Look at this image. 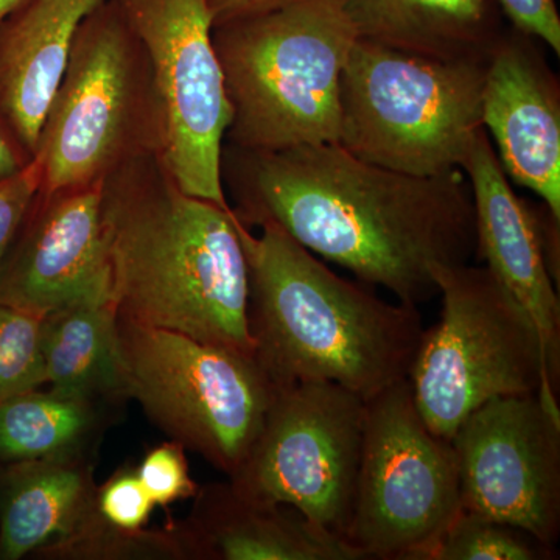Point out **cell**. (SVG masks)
I'll use <instances>...</instances> for the list:
<instances>
[{
	"mask_svg": "<svg viewBox=\"0 0 560 560\" xmlns=\"http://www.w3.org/2000/svg\"><path fill=\"white\" fill-rule=\"evenodd\" d=\"M245 226L275 224L315 256L404 304L438 296L433 270L477 253L469 180L368 164L338 143L278 151L231 147L221 160Z\"/></svg>",
	"mask_w": 560,
	"mask_h": 560,
	"instance_id": "obj_1",
	"label": "cell"
},
{
	"mask_svg": "<svg viewBox=\"0 0 560 560\" xmlns=\"http://www.w3.org/2000/svg\"><path fill=\"white\" fill-rule=\"evenodd\" d=\"M102 215L117 315L253 357L234 210L187 195L147 156L103 180Z\"/></svg>",
	"mask_w": 560,
	"mask_h": 560,
	"instance_id": "obj_2",
	"label": "cell"
},
{
	"mask_svg": "<svg viewBox=\"0 0 560 560\" xmlns=\"http://www.w3.org/2000/svg\"><path fill=\"white\" fill-rule=\"evenodd\" d=\"M259 230L238 220L253 357L271 385L330 382L370 400L408 378L423 334L419 308L341 278L275 224Z\"/></svg>",
	"mask_w": 560,
	"mask_h": 560,
	"instance_id": "obj_3",
	"label": "cell"
},
{
	"mask_svg": "<svg viewBox=\"0 0 560 560\" xmlns=\"http://www.w3.org/2000/svg\"><path fill=\"white\" fill-rule=\"evenodd\" d=\"M357 39L334 0L213 25L232 106L224 140L253 151L338 143L341 73Z\"/></svg>",
	"mask_w": 560,
	"mask_h": 560,
	"instance_id": "obj_4",
	"label": "cell"
},
{
	"mask_svg": "<svg viewBox=\"0 0 560 560\" xmlns=\"http://www.w3.org/2000/svg\"><path fill=\"white\" fill-rule=\"evenodd\" d=\"M167 117L149 54L116 0L81 24L40 128V191L103 183L147 156H164Z\"/></svg>",
	"mask_w": 560,
	"mask_h": 560,
	"instance_id": "obj_5",
	"label": "cell"
},
{
	"mask_svg": "<svg viewBox=\"0 0 560 560\" xmlns=\"http://www.w3.org/2000/svg\"><path fill=\"white\" fill-rule=\"evenodd\" d=\"M486 68L357 39L341 73L338 145L407 175L458 171L482 128Z\"/></svg>",
	"mask_w": 560,
	"mask_h": 560,
	"instance_id": "obj_6",
	"label": "cell"
},
{
	"mask_svg": "<svg viewBox=\"0 0 560 560\" xmlns=\"http://www.w3.org/2000/svg\"><path fill=\"white\" fill-rule=\"evenodd\" d=\"M440 320L423 329L408 382L420 418L452 440L470 412L497 397L539 394L560 410L544 342L525 307L486 267L434 268Z\"/></svg>",
	"mask_w": 560,
	"mask_h": 560,
	"instance_id": "obj_7",
	"label": "cell"
},
{
	"mask_svg": "<svg viewBox=\"0 0 560 560\" xmlns=\"http://www.w3.org/2000/svg\"><path fill=\"white\" fill-rule=\"evenodd\" d=\"M117 396L232 477L259 436L275 386L254 357L117 315Z\"/></svg>",
	"mask_w": 560,
	"mask_h": 560,
	"instance_id": "obj_8",
	"label": "cell"
},
{
	"mask_svg": "<svg viewBox=\"0 0 560 560\" xmlns=\"http://www.w3.org/2000/svg\"><path fill=\"white\" fill-rule=\"evenodd\" d=\"M459 511L455 448L420 418L408 378L366 400L346 541L364 560H429Z\"/></svg>",
	"mask_w": 560,
	"mask_h": 560,
	"instance_id": "obj_9",
	"label": "cell"
},
{
	"mask_svg": "<svg viewBox=\"0 0 560 560\" xmlns=\"http://www.w3.org/2000/svg\"><path fill=\"white\" fill-rule=\"evenodd\" d=\"M364 425L366 400L337 383L278 386L259 436L230 485L246 499L294 508L346 540Z\"/></svg>",
	"mask_w": 560,
	"mask_h": 560,
	"instance_id": "obj_10",
	"label": "cell"
},
{
	"mask_svg": "<svg viewBox=\"0 0 560 560\" xmlns=\"http://www.w3.org/2000/svg\"><path fill=\"white\" fill-rule=\"evenodd\" d=\"M149 54L167 117L164 160L191 197L232 209L224 194L223 142L232 106L213 47L208 0H116Z\"/></svg>",
	"mask_w": 560,
	"mask_h": 560,
	"instance_id": "obj_11",
	"label": "cell"
},
{
	"mask_svg": "<svg viewBox=\"0 0 560 560\" xmlns=\"http://www.w3.org/2000/svg\"><path fill=\"white\" fill-rule=\"evenodd\" d=\"M460 510L528 530L556 547L560 534V410L539 394L497 397L452 436Z\"/></svg>",
	"mask_w": 560,
	"mask_h": 560,
	"instance_id": "obj_12",
	"label": "cell"
},
{
	"mask_svg": "<svg viewBox=\"0 0 560 560\" xmlns=\"http://www.w3.org/2000/svg\"><path fill=\"white\" fill-rule=\"evenodd\" d=\"M102 184L36 191L0 268V302L47 315L110 290Z\"/></svg>",
	"mask_w": 560,
	"mask_h": 560,
	"instance_id": "obj_13",
	"label": "cell"
},
{
	"mask_svg": "<svg viewBox=\"0 0 560 560\" xmlns=\"http://www.w3.org/2000/svg\"><path fill=\"white\" fill-rule=\"evenodd\" d=\"M533 36L504 32L486 68L482 127L508 178L560 220V94Z\"/></svg>",
	"mask_w": 560,
	"mask_h": 560,
	"instance_id": "obj_14",
	"label": "cell"
},
{
	"mask_svg": "<svg viewBox=\"0 0 560 560\" xmlns=\"http://www.w3.org/2000/svg\"><path fill=\"white\" fill-rule=\"evenodd\" d=\"M475 210L477 253L486 268L529 313L544 342L548 382L559 396L560 301L540 241L536 206L511 187L485 127L463 164Z\"/></svg>",
	"mask_w": 560,
	"mask_h": 560,
	"instance_id": "obj_15",
	"label": "cell"
},
{
	"mask_svg": "<svg viewBox=\"0 0 560 560\" xmlns=\"http://www.w3.org/2000/svg\"><path fill=\"white\" fill-rule=\"evenodd\" d=\"M194 499L189 518L173 526L187 559L364 560L294 508L246 499L230 482L202 486Z\"/></svg>",
	"mask_w": 560,
	"mask_h": 560,
	"instance_id": "obj_16",
	"label": "cell"
},
{
	"mask_svg": "<svg viewBox=\"0 0 560 560\" xmlns=\"http://www.w3.org/2000/svg\"><path fill=\"white\" fill-rule=\"evenodd\" d=\"M103 2L28 0L0 22V110L32 158L77 33Z\"/></svg>",
	"mask_w": 560,
	"mask_h": 560,
	"instance_id": "obj_17",
	"label": "cell"
},
{
	"mask_svg": "<svg viewBox=\"0 0 560 560\" xmlns=\"http://www.w3.org/2000/svg\"><path fill=\"white\" fill-rule=\"evenodd\" d=\"M97 486L83 455L0 466V560L43 555L94 511Z\"/></svg>",
	"mask_w": 560,
	"mask_h": 560,
	"instance_id": "obj_18",
	"label": "cell"
},
{
	"mask_svg": "<svg viewBox=\"0 0 560 560\" xmlns=\"http://www.w3.org/2000/svg\"><path fill=\"white\" fill-rule=\"evenodd\" d=\"M357 38L442 60L489 61L504 35L499 0H334Z\"/></svg>",
	"mask_w": 560,
	"mask_h": 560,
	"instance_id": "obj_19",
	"label": "cell"
},
{
	"mask_svg": "<svg viewBox=\"0 0 560 560\" xmlns=\"http://www.w3.org/2000/svg\"><path fill=\"white\" fill-rule=\"evenodd\" d=\"M117 311L110 290L94 291L44 316V385L95 400L117 396Z\"/></svg>",
	"mask_w": 560,
	"mask_h": 560,
	"instance_id": "obj_20",
	"label": "cell"
},
{
	"mask_svg": "<svg viewBox=\"0 0 560 560\" xmlns=\"http://www.w3.org/2000/svg\"><path fill=\"white\" fill-rule=\"evenodd\" d=\"M94 400L57 390H25L0 405L2 464L83 455L94 430Z\"/></svg>",
	"mask_w": 560,
	"mask_h": 560,
	"instance_id": "obj_21",
	"label": "cell"
},
{
	"mask_svg": "<svg viewBox=\"0 0 560 560\" xmlns=\"http://www.w3.org/2000/svg\"><path fill=\"white\" fill-rule=\"evenodd\" d=\"M558 550L528 530L460 510L429 560H555Z\"/></svg>",
	"mask_w": 560,
	"mask_h": 560,
	"instance_id": "obj_22",
	"label": "cell"
},
{
	"mask_svg": "<svg viewBox=\"0 0 560 560\" xmlns=\"http://www.w3.org/2000/svg\"><path fill=\"white\" fill-rule=\"evenodd\" d=\"M39 558L114 560L187 559V556L173 526L164 530L128 533L108 525L94 508L69 539L43 552Z\"/></svg>",
	"mask_w": 560,
	"mask_h": 560,
	"instance_id": "obj_23",
	"label": "cell"
},
{
	"mask_svg": "<svg viewBox=\"0 0 560 560\" xmlns=\"http://www.w3.org/2000/svg\"><path fill=\"white\" fill-rule=\"evenodd\" d=\"M44 316L0 302V405L44 385Z\"/></svg>",
	"mask_w": 560,
	"mask_h": 560,
	"instance_id": "obj_24",
	"label": "cell"
},
{
	"mask_svg": "<svg viewBox=\"0 0 560 560\" xmlns=\"http://www.w3.org/2000/svg\"><path fill=\"white\" fill-rule=\"evenodd\" d=\"M136 471L154 506L167 508L175 501L194 499L200 489L190 477L186 448L179 442L151 448Z\"/></svg>",
	"mask_w": 560,
	"mask_h": 560,
	"instance_id": "obj_25",
	"label": "cell"
},
{
	"mask_svg": "<svg viewBox=\"0 0 560 560\" xmlns=\"http://www.w3.org/2000/svg\"><path fill=\"white\" fill-rule=\"evenodd\" d=\"M154 504L138 477L124 469L114 474L95 493V510L114 528L136 533L145 528Z\"/></svg>",
	"mask_w": 560,
	"mask_h": 560,
	"instance_id": "obj_26",
	"label": "cell"
},
{
	"mask_svg": "<svg viewBox=\"0 0 560 560\" xmlns=\"http://www.w3.org/2000/svg\"><path fill=\"white\" fill-rule=\"evenodd\" d=\"M39 164L35 158L16 175L0 179V268L25 212L39 189Z\"/></svg>",
	"mask_w": 560,
	"mask_h": 560,
	"instance_id": "obj_27",
	"label": "cell"
},
{
	"mask_svg": "<svg viewBox=\"0 0 560 560\" xmlns=\"http://www.w3.org/2000/svg\"><path fill=\"white\" fill-rule=\"evenodd\" d=\"M512 28L541 40L560 55V16L556 0H499Z\"/></svg>",
	"mask_w": 560,
	"mask_h": 560,
	"instance_id": "obj_28",
	"label": "cell"
},
{
	"mask_svg": "<svg viewBox=\"0 0 560 560\" xmlns=\"http://www.w3.org/2000/svg\"><path fill=\"white\" fill-rule=\"evenodd\" d=\"M294 2L300 0H208V5L213 25H219L223 22L283 9Z\"/></svg>",
	"mask_w": 560,
	"mask_h": 560,
	"instance_id": "obj_29",
	"label": "cell"
},
{
	"mask_svg": "<svg viewBox=\"0 0 560 560\" xmlns=\"http://www.w3.org/2000/svg\"><path fill=\"white\" fill-rule=\"evenodd\" d=\"M32 160V154L0 110V179L16 175L22 168L27 167Z\"/></svg>",
	"mask_w": 560,
	"mask_h": 560,
	"instance_id": "obj_30",
	"label": "cell"
},
{
	"mask_svg": "<svg viewBox=\"0 0 560 560\" xmlns=\"http://www.w3.org/2000/svg\"><path fill=\"white\" fill-rule=\"evenodd\" d=\"M28 0H0V22L7 20L11 13L20 10Z\"/></svg>",
	"mask_w": 560,
	"mask_h": 560,
	"instance_id": "obj_31",
	"label": "cell"
}]
</instances>
